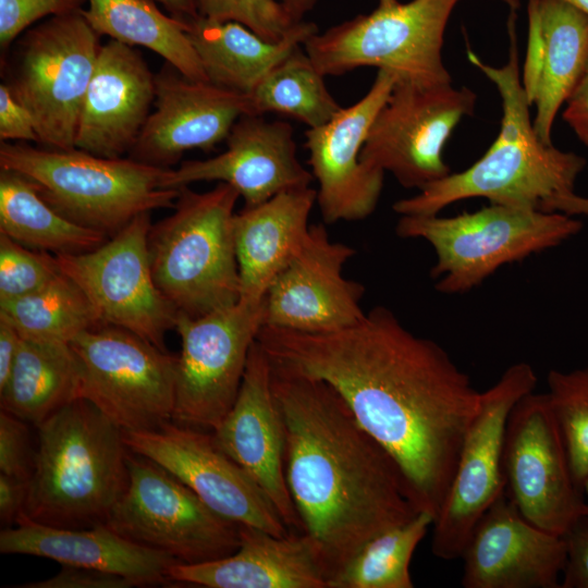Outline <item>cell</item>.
Wrapping results in <instances>:
<instances>
[{
  "label": "cell",
  "instance_id": "1f68e13d",
  "mask_svg": "<svg viewBox=\"0 0 588 588\" xmlns=\"http://www.w3.org/2000/svg\"><path fill=\"white\" fill-rule=\"evenodd\" d=\"M0 232L26 247L54 255L85 253L108 238L60 215L28 177L5 169L0 170Z\"/></svg>",
  "mask_w": 588,
  "mask_h": 588
},
{
  "label": "cell",
  "instance_id": "74e56055",
  "mask_svg": "<svg viewBox=\"0 0 588 588\" xmlns=\"http://www.w3.org/2000/svg\"><path fill=\"white\" fill-rule=\"evenodd\" d=\"M197 1L200 16L213 21L237 22L270 41L283 39L299 23L275 0Z\"/></svg>",
  "mask_w": 588,
  "mask_h": 588
},
{
  "label": "cell",
  "instance_id": "8992f818",
  "mask_svg": "<svg viewBox=\"0 0 588 588\" xmlns=\"http://www.w3.org/2000/svg\"><path fill=\"white\" fill-rule=\"evenodd\" d=\"M0 169L25 175L60 215L108 237L140 213L173 208L179 195V188L166 186L170 168L77 148L2 142Z\"/></svg>",
  "mask_w": 588,
  "mask_h": 588
},
{
  "label": "cell",
  "instance_id": "d590c367",
  "mask_svg": "<svg viewBox=\"0 0 588 588\" xmlns=\"http://www.w3.org/2000/svg\"><path fill=\"white\" fill-rule=\"evenodd\" d=\"M547 397L566 446L577 488L588 478V366L572 371L551 370Z\"/></svg>",
  "mask_w": 588,
  "mask_h": 588
},
{
  "label": "cell",
  "instance_id": "4fadbf2b",
  "mask_svg": "<svg viewBox=\"0 0 588 588\" xmlns=\"http://www.w3.org/2000/svg\"><path fill=\"white\" fill-rule=\"evenodd\" d=\"M536 384L534 368L520 362L507 367L492 387L481 392L449 492L432 525L431 551L437 558H461L479 518L506 491L503 448L509 415Z\"/></svg>",
  "mask_w": 588,
  "mask_h": 588
},
{
  "label": "cell",
  "instance_id": "ab89813d",
  "mask_svg": "<svg viewBox=\"0 0 588 588\" xmlns=\"http://www.w3.org/2000/svg\"><path fill=\"white\" fill-rule=\"evenodd\" d=\"M34 458L27 422L1 409L0 473L29 479Z\"/></svg>",
  "mask_w": 588,
  "mask_h": 588
},
{
  "label": "cell",
  "instance_id": "b9f144b4",
  "mask_svg": "<svg viewBox=\"0 0 588 588\" xmlns=\"http://www.w3.org/2000/svg\"><path fill=\"white\" fill-rule=\"evenodd\" d=\"M0 139L1 143L39 142L32 114L4 82L0 84Z\"/></svg>",
  "mask_w": 588,
  "mask_h": 588
},
{
  "label": "cell",
  "instance_id": "7bdbcfd3",
  "mask_svg": "<svg viewBox=\"0 0 588 588\" xmlns=\"http://www.w3.org/2000/svg\"><path fill=\"white\" fill-rule=\"evenodd\" d=\"M564 537L567 556L561 588H588V525L579 523Z\"/></svg>",
  "mask_w": 588,
  "mask_h": 588
},
{
  "label": "cell",
  "instance_id": "836d02e7",
  "mask_svg": "<svg viewBox=\"0 0 588 588\" xmlns=\"http://www.w3.org/2000/svg\"><path fill=\"white\" fill-rule=\"evenodd\" d=\"M247 96L253 114L287 115L308 128L328 123L342 109L303 45L280 61Z\"/></svg>",
  "mask_w": 588,
  "mask_h": 588
},
{
  "label": "cell",
  "instance_id": "4dcf8cb0",
  "mask_svg": "<svg viewBox=\"0 0 588 588\" xmlns=\"http://www.w3.org/2000/svg\"><path fill=\"white\" fill-rule=\"evenodd\" d=\"M82 14L100 36L147 48L187 78L208 81L188 25L163 13L154 0H87Z\"/></svg>",
  "mask_w": 588,
  "mask_h": 588
},
{
  "label": "cell",
  "instance_id": "f546056e",
  "mask_svg": "<svg viewBox=\"0 0 588 588\" xmlns=\"http://www.w3.org/2000/svg\"><path fill=\"white\" fill-rule=\"evenodd\" d=\"M77 393L78 364L70 343L21 338L10 377L0 389L1 409L37 427Z\"/></svg>",
  "mask_w": 588,
  "mask_h": 588
},
{
  "label": "cell",
  "instance_id": "7c38bea8",
  "mask_svg": "<svg viewBox=\"0 0 588 588\" xmlns=\"http://www.w3.org/2000/svg\"><path fill=\"white\" fill-rule=\"evenodd\" d=\"M265 324V298L243 299L201 317L177 314L182 342L173 421L213 431L238 394L249 351Z\"/></svg>",
  "mask_w": 588,
  "mask_h": 588
},
{
  "label": "cell",
  "instance_id": "ac0fdd59",
  "mask_svg": "<svg viewBox=\"0 0 588 588\" xmlns=\"http://www.w3.org/2000/svg\"><path fill=\"white\" fill-rule=\"evenodd\" d=\"M397 77L380 69L369 90L328 123L307 128L305 148L318 183L316 204L326 224L369 217L380 199L385 172L362 161L368 131Z\"/></svg>",
  "mask_w": 588,
  "mask_h": 588
},
{
  "label": "cell",
  "instance_id": "7dc6e473",
  "mask_svg": "<svg viewBox=\"0 0 588 588\" xmlns=\"http://www.w3.org/2000/svg\"><path fill=\"white\" fill-rule=\"evenodd\" d=\"M543 211H558L568 216H588V197L575 193L555 197L542 207Z\"/></svg>",
  "mask_w": 588,
  "mask_h": 588
},
{
  "label": "cell",
  "instance_id": "484cf974",
  "mask_svg": "<svg viewBox=\"0 0 588 588\" xmlns=\"http://www.w3.org/2000/svg\"><path fill=\"white\" fill-rule=\"evenodd\" d=\"M169 577L208 588H328L326 569L306 534L278 537L244 524L234 553L204 563H176Z\"/></svg>",
  "mask_w": 588,
  "mask_h": 588
},
{
  "label": "cell",
  "instance_id": "7402d4cb",
  "mask_svg": "<svg viewBox=\"0 0 588 588\" xmlns=\"http://www.w3.org/2000/svg\"><path fill=\"white\" fill-rule=\"evenodd\" d=\"M271 373L270 359L256 340L236 400L211 434L216 445L266 493L289 530L302 532L285 479V436Z\"/></svg>",
  "mask_w": 588,
  "mask_h": 588
},
{
  "label": "cell",
  "instance_id": "f907efd6",
  "mask_svg": "<svg viewBox=\"0 0 588 588\" xmlns=\"http://www.w3.org/2000/svg\"><path fill=\"white\" fill-rule=\"evenodd\" d=\"M583 494L586 495L585 498V506H584V514L581 518V524L588 525V478L584 482L583 486Z\"/></svg>",
  "mask_w": 588,
  "mask_h": 588
},
{
  "label": "cell",
  "instance_id": "5bb4252c",
  "mask_svg": "<svg viewBox=\"0 0 588 588\" xmlns=\"http://www.w3.org/2000/svg\"><path fill=\"white\" fill-rule=\"evenodd\" d=\"M476 101L466 86L396 81L368 131L362 161L418 191L449 175L444 146L462 119L474 113Z\"/></svg>",
  "mask_w": 588,
  "mask_h": 588
},
{
  "label": "cell",
  "instance_id": "bcb514c9",
  "mask_svg": "<svg viewBox=\"0 0 588 588\" xmlns=\"http://www.w3.org/2000/svg\"><path fill=\"white\" fill-rule=\"evenodd\" d=\"M21 336L7 321L0 319V389L7 383L13 368Z\"/></svg>",
  "mask_w": 588,
  "mask_h": 588
},
{
  "label": "cell",
  "instance_id": "6da1fadb",
  "mask_svg": "<svg viewBox=\"0 0 588 588\" xmlns=\"http://www.w3.org/2000/svg\"><path fill=\"white\" fill-rule=\"evenodd\" d=\"M257 342L274 368L330 384L437 518L481 396L442 346L383 306L331 332L262 326Z\"/></svg>",
  "mask_w": 588,
  "mask_h": 588
},
{
  "label": "cell",
  "instance_id": "83f0119b",
  "mask_svg": "<svg viewBox=\"0 0 588 588\" xmlns=\"http://www.w3.org/2000/svg\"><path fill=\"white\" fill-rule=\"evenodd\" d=\"M315 188L281 192L234 216L241 298L264 299L275 277L296 257L309 230Z\"/></svg>",
  "mask_w": 588,
  "mask_h": 588
},
{
  "label": "cell",
  "instance_id": "603a6c76",
  "mask_svg": "<svg viewBox=\"0 0 588 588\" xmlns=\"http://www.w3.org/2000/svg\"><path fill=\"white\" fill-rule=\"evenodd\" d=\"M225 142L222 154L170 169L166 186L222 182L240 194L244 207H253L281 192L310 186L314 180L297 158L294 130L287 122L245 114L232 126Z\"/></svg>",
  "mask_w": 588,
  "mask_h": 588
},
{
  "label": "cell",
  "instance_id": "5b68a950",
  "mask_svg": "<svg viewBox=\"0 0 588 588\" xmlns=\"http://www.w3.org/2000/svg\"><path fill=\"white\" fill-rule=\"evenodd\" d=\"M240 194L219 182L207 192L179 188L172 213L151 224L152 278L177 314L197 318L241 298L234 240Z\"/></svg>",
  "mask_w": 588,
  "mask_h": 588
},
{
  "label": "cell",
  "instance_id": "8fae6325",
  "mask_svg": "<svg viewBox=\"0 0 588 588\" xmlns=\"http://www.w3.org/2000/svg\"><path fill=\"white\" fill-rule=\"evenodd\" d=\"M128 483L105 524L138 544L179 563L226 558L240 546V524L211 510L166 468L132 451Z\"/></svg>",
  "mask_w": 588,
  "mask_h": 588
},
{
  "label": "cell",
  "instance_id": "f1b7e54d",
  "mask_svg": "<svg viewBox=\"0 0 588 588\" xmlns=\"http://www.w3.org/2000/svg\"><path fill=\"white\" fill-rule=\"evenodd\" d=\"M187 25L208 81L244 95H249L280 61L318 32L314 23L304 20L283 39L270 41L232 21L199 15Z\"/></svg>",
  "mask_w": 588,
  "mask_h": 588
},
{
  "label": "cell",
  "instance_id": "d4e9b609",
  "mask_svg": "<svg viewBox=\"0 0 588 588\" xmlns=\"http://www.w3.org/2000/svg\"><path fill=\"white\" fill-rule=\"evenodd\" d=\"M528 37L520 83L536 109L534 128L546 144L558 112L588 65V15L564 0H528Z\"/></svg>",
  "mask_w": 588,
  "mask_h": 588
},
{
  "label": "cell",
  "instance_id": "4316f807",
  "mask_svg": "<svg viewBox=\"0 0 588 588\" xmlns=\"http://www.w3.org/2000/svg\"><path fill=\"white\" fill-rule=\"evenodd\" d=\"M0 552L53 560L61 565L90 568L128 577L139 586L171 583V555L133 542L106 524L62 528L21 517L0 532Z\"/></svg>",
  "mask_w": 588,
  "mask_h": 588
},
{
  "label": "cell",
  "instance_id": "ffe728a7",
  "mask_svg": "<svg viewBox=\"0 0 588 588\" xmlns=\"http://www.w3.org/2000/svg\"><path fill=\"white\" fill-rule=\"evenodd\" d=\"M245 114H253L247 95L187 78L167 63L156 74L154 110L130 158L170 168L187 150H212Z\"/></svg>",
  "mask_w": 588,
  "mask_h": 588
},
{
  "label": "cell",
  "instance_id": "e0dca14e",
  "mask_svg": "<svg viewBox=\"0 0 588 588\" xmlns=\"http://www.w3.org/2000/svg\"><path fill=\"white\" fill-rule=\"evenodd\" d=\"M130 451L148 457L191 488L211 510L278 537L291 531L253 478L213 442L209 431L167 422L123 431Z\"/></svg>",
  "mask_w": 588,
  "mask_h": 588
},
{
  "label": "cell",
  "instance_id": "44dd1931",
  "mask_svg": "<svg viewBox=\"0 0 588 588\" xmlns=\"http://www.w3.org/2000/svg\"><path fill=\"white\" fill-rule=\"evenodd\" d=\"M564 536L528 522L506 491L475 525L461 558L465 588H561Z\"/></svg>",
  "mask_w": 588,
  "mask_h": 588
},
{
  "label": "cell",
  "instance_id": "52a82bcc",
  "mask_svg": "<svg viewBox=\"0 0 588 588\" xmlns=\"http://www.w3.org/2000/svg\"><path fill=\"white\" fill-rule=\"evenodd\" d=\"M581 229L580 220L562 212L490 204L453 217L400 216L395 231L432 246L436 290L457 294L480 285L502 265L554 247Z\"/></svg>",
  "mask_w": 588,
  "mask_h": 588
},
{
  "label": "cell",
  "instance_id": "9a60e30c",
  "mask_svg": "<svg viewBox=\"0 0 588 588\" xmlns=\"http://www.w3.org/2000/svg\"><path fill=\"white\" fill-rule=\"evenodd\" d=\"M151 224L150 212L140 213L98 247L56 258L60 270L84 291L102 324L126 329L166 350L164 336L174 329L177 311L152 278Z\"/></svg>",
  "mask_w": 588,
  "mask_h": 588
},
{
  "label": "cell",
  "instance_id": "d6986e66",
  "mask_svg": "<svg viewBox=\"0 0 588 588\" xmlns=\"http://www.w3.org/2000/svg\"><path fill=\"white\" fill-rule=\"evenodd\" d=\"M355 249L331 240L324 224H310L296 257L265 296V324L306 333L340 330L358 322L363 284L343 277Z\"/></svg>",
  "mask_w": 588,
  "mask_h": 588
},
{
  "label": "cell",
  "instance_id": "cb8c5ba5",
  "mask_svg": "<svg viewBox=\"0 0 588 588\" xmlns=\"http://www.w3.org/2000/svg\"><path fill=\"white\" fill-rule=\"evenodd\" d=\"M155 95L156 74L139 51L109 39L100 47L84 97L75 148L105 158L130 154Z\"/></svg>",
  "mask_w": 588,
  "mask_h": 588
},
{
  "label": "cell",
  "instance_id": "9c48e42d",
  "mask_svg": "<svg viewBox=\"0 0 588 588\" xmlns=\"http://www.w3.org/2000/svg\"><path fill=\"white\" fill-rule=\"evenodd\" d=\"M100 37L79 11L46 19L17 38L12 71L4 83L32 114L38 144L51 149L75 148Z\"/></svg>",
  "mask_w": 588,
  "mask_h": 588
},
{
  "label": "cell",
  "instance_id": "f6af8a7d",
  "mask_svg": "<svg viewBox=\"0 0 588 588\" xmlns=\"http://www.w3.org/2000/svg\"><path fill=\"white\" fill-rule=\"evenodd\" d=\"M562 117L577 138L588 147V65L566 100Z\"/></svg>",
  "mask_w": 588,
  "mask_h": 588
},
{
  "label": "cell",
  "instance_id": "3957f363",
  "mask_svg": "<svg viewBox=\"0 0 588 588\" xmlns=\"http://www.w3.org/2000/svg\"><path fill=\"white\" fill-rule=\"evenodd\" d=\"M509 59L502 66L482 61L467 49L468 61L498 88L502 103L500 132L485 155L464 171L424 186L393 204L400 216L438 215L449 205L475 197L490 204L541 210L549 200L575 193L586 159L543 143L530 118L520 83L514 14L509 20Z\"/></svg>",
  "mask_w": 588,
  "mask_h": 588
},
{
  "label": "cell",
  "instance_id": "7a4b0ae2",
  "mask_svg": "<svg viewBox=\"0 0 588 588\" xmlns=\"http://www.w3.org/2000/svg\"><path fill=\"white\" fill-rule=\"evenodd\" d=\"M271 368L287 488L329 584L369 540L421 510L395 458L330 384Z\"/></svg>",
  "mask_w": 588,
  "mask_h": 588
},
{
  "label": "cell",
  "instance_id": "ee69618b",
  "mask_svg": "<svg viewBox=\"0 0 588 588\" xmlns=\"http://www.w3.org/2000/svg\"><path fill=\"white\" fill-rule=\"evenodd\" d=\"M29 479L0 473V518L10 527L24 512Z\"/></svg>",
  "mask_w": 588,
  "mask_h": 588
},
{
  "label": "cell",
  "instance_id": "8d00e7d4",
  "mask_svg": "<svg viewBox=\"0 0 588 588\" xmlns=\"http://www.w3.org/2000/svg\"><path fill=\"white\" fill-rule=\"evenodd\" d=\"M59 272L54 254L26 247L0 232V302L29 294Z\"/></svg>",
  "mask_w": 588,
  "mask_h": 588
},
{
  "label": "cell",
  "instance_id": "816d5d0a",
  "mask_svg": "<svg viewBox=\"0 0 588 588\" xmlns=\"http://www.w3.org/2000/svg\"><path fill=\"white\" fill-rule=\"evenodd\" d=\"M588 15V0H564Z\"/></svg>",
  "mask_w": 588,
  "mask_h": 588
},
{
  "label": "cell",
  "instance_id": "2e32d148",
  "mask_svg": "<svg viewBox=\"0 0 588 588\" xmlns=\"http://www.w3.org/2000/svg\"><path fill=\"white\" fill-rule=\"evenodd\" d=\"M503 473L509 498L528 522L560 536L581 522L585 498L546 393L530 392L512 408Z\"/></svg>",
  "mask_w": 588,
  "mask_h": 588
},
{
  "label": "cell",
  "instance_id": "30bf717a",
  "mask_svg": "<svg viewBox=\"0 0 588 588\" xmlns=\"http://www.w3.org/2000/svg\"><path fill=\"white\" fill-rule=\"evenodd\" d=\"M78 364V397L122 431L154 430L173 420L177 356L114 326L70 342Z\"/></svg>",
  "mask_w": 588,
  "mask_h": 588
},
{
  "label": "cell",
  "instance_id": "c3c4849f",
  "mask_svg": "<svg viewBox=\"0 0 588 588\" xmlns=\"http://www.w3.org/2000/svg\"><path fill=\"white\" fill-rule=\"evenodd\" d=\"M159 3L163 9L173 17L189 23L199 16L198 1L197 0H154Z\"/></svg>",
  "mask_w": 588,
  "mask_h": 588
},
{
  "label": "cell",
  "instance_id": "f35d334b",
  "mask_svg": "<svg viewBox=\"0 0 588 588\" xmlns=\"http://www.w3.org/2000/svg\"><path fill=\"white\" fill-rule=\"evenodd\" d=\"M87 0H0V47L7 51L28 28L52 16L79 12Z\"/></svg>",
  "mask_w": 588,
  "mask_h": 588
},
{
  "label": "cell",
  "instance_id": "277c9868",
  "mask_svg": "<svg viewBox=\"0 0 588 588\" xmlns=\"http://www.w3.org/2000/svg\"><path fill=\"white\" fill-rule=\"evenodd\" d=\"M37 429L34 468L20 518L74 529L105 524L128 483L130 450L123 431L81 397Z\"/></svg>",
  "mask_w": 588,
  "mask_h": 588
},
{
  "label": "cell",
  "instance_id": "e575fe53",
  "mask_svg": "<svg viewBox=\"0 0 588 588\" xmlns=\"http://www.w3.org/2000/svg\"><path fill=\"white\" fill-rule=\"evenodd\" d=\"M433 520L421 511L377 535L330 579L328 588H413L411 561Z\"/></svg>",
  "mask_w": 588,
  "mask_h": 588
},
{
  "label": "cell",
  "instance_id": "ba28073f",
  "mask_svg": "<svg viewBox=\"0 0 588 588\" xmlns=\"http://www.w3.org/2000/svg\"><path fill=\"white\" fill-rule=\"evenodd\" d=\"M460 0H378L367 14H358L303 45L324 76L362 66L394 73L396 81L422 86L452 83L442 48L450 15Z\"/></svg>",
  "mask_w": 588,
  "mask_h": 588
},
{
  "label": "cell",
  "instance_id": "681fc988",
  "mask_svg": "<svg viewBox=\"0 0 588 588\" xmlns=\"http://www.w3.org/2000/svg\"><path fill=\"white\" fill-rule=\"evenodd\" d=\"M295 21H304L305 15L314 9L318 0H275Z\"/></svg>",
  "mask_w": 588,
  "mask_h": 588
},
{
  "label": "cell",
  "instance_id": "d6a6232c",
  "mask_svg": "<svg viewBox=\"0 0 588 588\" xmlns=\"http://www.w3.org/2000/svg\"><path fill=\"white\" fill-rule=\"evenodd\" d=\"M0 319L21 338L63 343L102 324L84 291L61 270L38 290L0 302Z\"/></svg>",
  "mask_w": 588,
  "mask_h": 588
},
{
  "label": "cell",
  "instance_id": "60d3db41",
  "mask_svg": "<svg viewBox=\"0 0 588 588\" xmlns=\"http://www.w3.org/2000/svg\"><path fill=\"white\" fill-rule=\"evenodd\" d=\"M139 586L133 579L90 568L62 565L50 578L20 585L21 588H131Z\"/></svg>",
  "mask_w": 588,
  "mask_h": 588
}]
</instances>
